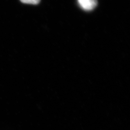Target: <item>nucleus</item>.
<instances>
[{
  "instance_id": "obj_1",
  "label": "nucleus",
  "mask_w": 130,
  "mask_h": 130,
  "mask_svg": "<svg viewBox=\"0 0 130 130\" xmlns=\"http://www.w3.org/2000/svg\"><path fill=\"white\" fill-rule=\"evenodd\" d=\"M79 6L86 11L93 10L97 6V0H77Z\"/></svg>"
},
{
  "instance_id": "obj_2",
  "label": "nucleus",
  "mask_w": 130,
  "mask_h": 130,
  "mask_svg": "<svg viewBox=\"0 0 130 130\" xmlns=\"http://www.w3.org/2000/svg\"><path fill=\"white\" fill-rule=\"evenodd\" d=\"M21 2L24 4H29L32 5H37L38 4L41 0H20Z\"/></svg>"
}]
</instances>
